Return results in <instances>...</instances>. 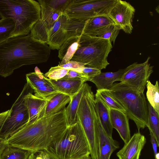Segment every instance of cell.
<instances>
[{"mask_svg":"<svg viewBox=\"0 0 159 159\" xmlns=\"http://www.w3.org/2000/svg\"><path fill=\"white\" fill-rule=\"evenodd\" d=\"M51 49L30 33L10 38L0 43V75L6 77L24 66L46 62Z\"/></svg>","mask_w":159,"mask_h":159,"instance_id":"6da1fadb","label":"cell"},{"mask_svg":"<svg viewBox=\"0 0 159 159\" xmlns=\"http://www.w3.org/2000/svg\"><path fill=\"white\" fill-rule=\"evenodd\" d=\"M65 108L26 124L6 140L7 143L31 152L45 150L69 126Z\"/></svg>","mask_w":159,"mask_h":159,"instance_id":"7a4b0ae2","label":"cell"},{"mask_svg":"<svg viewBox=\"0 0 159 159\" xmlns=\"http://www.w3.org/2000/svg\"><path fill=\"white\" fill-rule=\"evenodd\" d=\"M41 8L34 0H0V17L10 18L15 23L11 37L29 34L40 17Z\"/></svg>","mask_w":159,"mask_h":159,"instance_id":"3957f363","label":"cell"},{"mask_svg":"<svg viewBox=\"0 0 159 159\" xmlns=\"http://www.w3.org/2000/svg\"><path fill=\"white\" fill-rule=\"evenodd\" d=\"M44 150L57 159H82L90 155L88 141L78 121L68 126Z\"/></svg>","mask_w":159,"mask_h":159,"instance_id":"277c9868","label":"cell"},{"mask_svg":"<svg viewBox=\"0 0 159 159\" xmlns=\"http://www.w3.org/2000/svg\"><path fill=\"white\" fill-rule=\"evenodd\" d=\"M109 90L134 122L138 131L148 127V108L144 93L121 82L114 83Z\"/></svg>","mask_w":159,"mask_h":159,"instance_id":"5b68a950","label":"cell"},{"mask_svg":"<svg viewBox=\"0 0 159 159\" xmlns=\"http://www.w3.org/2000/svg\"><path fill=\"white\" fill-rule=\"evenodd\" d=\"M112 48L108 39L82 34L78 49L70 60L101 70L110 64L107 57Z\"/></svg>","mask_w":159,"mask_h":159,"instance_id":"8992f818","label":"cell"},{"mask_svg":"<svg viewBox=\"0 0 159 159\" xmlns=\"http://www.w3.org/2000/svg\"><path fill=\"white\" fill-rule=\"evenodd\" d=\"M85 87L77 112V119L88 141L92 159L98 157L97 124L98 116L95 106V96L91 87L84 83Z\"/></svg>","mask_w":159,"mask_h":159,"instance_id":"52a82bcc","label":"cell"},{"mask_svg":"<svg viewBox=\"0 0 159 159\" xmlns=\"http://www.w3.org/2000/svg\"><path fill=\"white\" fill-rule=\"evenodd\" d=\"M117 0H71L64 13L68 19L87 20L109 16Z\"/></svg>","mask_w":159,"mask_h":159,"instance_id":"ba28073f","label":"cell"},{"mask_svg":"<svg viewBox=\"0 0 159 159\" xmlns=\"http://www.w3.org/2000/svg\"><path fill=\"white\" fill-rule=\"evenodd\" d=\"M32 89L26 83L20 95L11 108L10 115L6 120L0 131V137L7 140L27 123L29 114L23 98Z\"/></svg>","mask_w":159,"mask_h":159,"instance_id":"9c48e42d","label":"cell"},{"mask_svg":"<svg viewBox=\"0 0 159 159\" xmlns=\"http://www.w3.org/2000/svg\"><path fill=\"white\" fill-rule=\"evenodd\" d=\"M148 57L144 62H135L125 68L119 81L136 90L144 93L147 81L153 72V66L150 65Z\"/></svg>","mask_w":159,"mask_h":159,"instance_id":"30bf717a","label":"cell"},{"mask_svg":"<svg viewBox=\"0 0 159 159\" xmlns=\"http://www.w3.org/2000/svg\"><path fill=\"white\" fill-rule=\"evenodd\" d=\"M40 8V17L30 30L32 37L45 43L47 33L58 17L63 13L49 7L45 0H38Z\"/></svg>","mask_w":159,"mask_h":159,"instance_id":"8fae6325","label":"cell"},{"mask_svg":"<svg viewBox=\"0 0 159 159\" xmlns=\"http://www.w3.org/2000/svg\"><path fill=\"white\" fill-rule=\"evenodd\" d=\"M135 12L134 8L126 1L117 0L108 17L125 33L130 34L133 28L132 22Z\"/></svg>","mask_w":159,"mask_h":159,"instance_id":"7c38bea8","label":"cell"},{"mask_svg":"<svg viewBox=\"0 0 159 159\" xmlns=\"http://www.w3.org/2000/svg\"><path fill=\"white\" fill-rule=\"evenodd\" d=\"M68 18L64 13L61 14L47 33L45 43L51 49L58 50L68 39L67 26Z\"/></svg>","mask_w":159,"mask_h":159,"instance_id":"4fadbf2b","label":"cell"},{"mask_svg":"<svg viewBox=\"0 0 159 159\" xmlns=\"http://www.w3.org/2000/svg\"><path fill=\"white\" fill-rule=\"evenodd\" d=\"M97 131L98 137L97 159H110L113 152L119 148V144L112 137L109 136L106 133L98 116Z\"/></svg>","mask_w":159,"mask_h":159,"instance_id":"5bb4252c","label":"cell"},{"mask_svg":"<svg viewBox=\"0 0 159 159\" xmlns=\"http://www.w3.org/2000/svg\"><path fill=\"white\" fill-rule=\"evenodd\" d=\"M146 142L144 135L140 131L134 133L129 141L116 154L118 159H139Z\"/></svg>","mask_w":159,"mask_h":159,"instance_id":"9a60e30c","label":"cell"},{"mask_svg":"<svg viewBox=\"0 0 159 159\" xmlns=\"http://www.w3.org/2000/svg\"><path fill=\"white\" fill-rule=\"evenodd\" d=\"M110 114L113 128L117 131L124 144L126 143L131 138L128 116L124 112L112 109H110Z\"/></svg>","mask_w":159,"mask_h":159,"instance_id":"2e32d148","label":"cell"},{"mask_svg":"<svg viewBox=\"0 0 159 159\" xmlns=\"http://www.w3.org/2000/svg\"><path fill=\"white\" fill-rule=\"evenodd\" d=\"M48 80L56 90L69 96L70 98L76 94L87 81L80 78H63L57 80Z\"/></svg>","mask_w":159,"mask_h":159,"instance_id":"e0dca14e","label":"cell"},{"mask_svg":"<svg viewBox=\"0 0 159 159\" xmlns=\"http://www.w3.org/2000/svg\"><path fill=\"white\" fill-rule=\"evenodd\" d=\"M32 91L27 93L23 100L29 114V120L27 124L38 119L46 105V100L33 95Z\"/></svg>","mask_w":159,"mask_h":159,"instance_id":"ac0fdd59","label":"cell"},{"mask_svg":"<svg viewBox=\"0 0 159 159\" xmlns=\"http://www.w3.org/2000/svg\"><path fill=\"white\" fill-rule=\"evenodd\" d=\"M46 100L47 102L45 107L39 118L60 111L64 109L66 105L69 103L70 98L66 94L58 92L52 95Z\"/></svg>","mask_w":159,"mask_h":159,"instance_id":"d6986e66","label":"cell"},{"mask_svg":"<svg viewBox=\"0 0 159 159\" xmlns=\"http://www.w3.org/2000/svg\"><path fill=\"white\" fill-rule=\"evenodd\" d=\"M125 70V68L116 72H101L99 74L89 79L93 83L97 89H109L116 81H119Z\"/></svg>","mask_w":159,"mask_h":159,"instance_id":"ffe728a7","label":"cell"},{"mask_svg":"<svg viewBox=\"0 0 159 159\" xmlns=\"http://www.w3.org/2000/svg\"><path fill=\"white\" fill-rule=\"evenodd\" d=\"M95 106L98 116L103 129L108 136L112 137L113 128L111 122L110 109L96 93Z\"/></svg>","mask_w":159,"mask_h":159,"instance_id":"44dd1931","label":"cell"},{"mask_svg":"<svg viewBox=\"0 0 159 159\" xmlns=\"http://www.w3.org/2000/svg\"><path fill=\"white\" fill-rule=\"evenodd\" d=\"M81 36H72L63 43L58 49V57L61 60L58 65H62L71 60L78 49Z\"/></svg>","mask_w":159,"mask_h":159,"instance_id":"7402d4cb","label":"cell"},{"mask_svg":"<svg viewBox=\"0 0 159 159\" xmlns=\"http://www.w3.org/2000/svg\"><path fill=\"white\" fill-rule=\"evenodd\" d=\"M115 24L109 17L98 16L87 20L83 34L91 36H97L100 30L109 25Z\"/></svg>","mask_w":159,"mask_h":159,"instance_id":"603a6c76","label":"cell"},{"mask_svg":"<svg viewBox=\"0 0 159 159\" xmlns=\"http://www.w3.org/2000/svg\"><path fill=\"white\" fill-rule=\"evenodd\" d=\"M84 83L79 91L70 98V102L65 108L66 119L69 126L75 124L77 122V112L84 89Z\"/></svg>","mask_w":159,"mask_h":159,"instance_id":"cb8c5ba5","label":"cell"},{"mask_svg":"<svg viewBox=\"0 0 159 159\" xmlns=\"http://www.w3.org/2000/svg\"><path fill=\"white\" fill-rule=\"evenodd\" d=\"M26 78L27 83L35 93H37L48 86L51 84L37 66L35 68V72L26 74Z\"/></svg>","mask_w":159,"mask_h":159,"instance_id":"d4e9b609","label":"cell"},{"mask_svg":"<svg viewBox=\"0 0 159 159\" xmlns=\"http://www.w3.org/2000/svg\"><path fill=\"white\" fill-rule=\"evenodd\" d=\"M32 153L19 148L8 145L0 156V159H28Z\"/></svg>","mask_w":159,"mask_h":159,"instance_id":"484cf974","label":"cell"},{"mask_svg":"<svg viewBox=\"0 0 159 159\" xmlns=\"http://www.w3.org/2000/svg\"><path fill=\"white\" fill-rule=\"evenodd\" d=\"M147 88L146 97L148 102L159 114V89L158 81L155 84L148 80L146 85Z\"/></svg>","mask_w":159,"mask_h":159,"instance_id":"4316f807","label":"cell"},{"mask_svg":"<svg viewBox=\"0 0 159 159\" xmlns=\"http://www.w3.org/2000/svg\"><path fill=\"white\" fill-rule=\"evenodd\" d=\"M148 126L149 132L153 135L159 146V114L148 102Z\"/></svg>","mask_w":159,"mask_h":159,"instance_id":"83f0119b","label":"cell"},{"mask_svg":"<svg viewBox=\"0 0 159 159\" xmlns=\"http://www.w3.org/2000/svg\"><path fill=\"white\" fill-rule=\"evenodd\" d=\"M15 23L10 18H3L0 20V43L11 37L14 30Z\"/></svg>","mask_w":159,"mask_h":159,"instance_id":"f1b7e54d","label":"cell"},{"mask_svg":"<svg viewBox=\"0 0 159 159\" xmlns=\"http://www.w3.org/2000/svg\"><path fill=\"white\" fill-rule=\"evenodd\" d=\"M96 93L110 109L117 110L125 113V109L111 94L109 89H97Z\"/></svg>","mask_w":159,"mask_h":159,"instance_id":"f546056e","label":"cell"},{"mask_svg":"<svg viewBox=\"0 0 159 159\" xmlns=\"http://www.w3.org/2000/svg\"><path fill=\"white\" fill-rule=\"evenodd\" d=\"M120 30V27L115 24L109 25L102 28L97 36L105 39H108L114 45Z\"/></svg>","mask_w":159,"mask_h":159,"instance_id":"4dcf8cb0","label":"cell"},{"mask_svg":"<svg viewBox=\"0 0 159 159\" xmlns=\"http://www.w3.org/2000/svg\"><path fill=\"white\" fill-rule=\"evenodd\" d=\"M69 70L58 65L51 67L48 71L44 75V76L47 79L57 80L63 78L67 74Z\"/></svg>","mask_w":159,"mask_h":159,"instance_id":"1f68e13d","label":"cell"},{"mask_svg":"<svg viewBox=\"0 0 159 159\" xmlns=\"http://www.w3.org/2000/svg\"><path fill=\"white\" fill-rule=\"evenodd\" d=\"M71 0H45L46 3L53 9L64 12Z\"/></svg>","mask_w":159,"mask_h":159,"instance_id":"d6a6232c","label":"cell"},{"mask_svg":"<svg viewBox=\"0 0 159 159\" xmlns=\"http://www.w3.org/2000/svg\"><path fill=\"white\" fill-rule=\"evenodd\" d=\"M85 75L89 79L95 76L101 72V70L90 67L85 66L75 70Z\"/></svg>","mask_w":159,"mask_h":159,"instance_id":"836d02e7","label":"cell"},{"mask_svg":"<svg viewBox=\"0 0 159 159\" xmlns=\"http://www.w3.org/2000/svg\"><path fill=\"white\" fill-rule=\"evenodd\" d=\"M58 65L64 69L75 71L78 69L85 66L86 65L82 63L70 60L62 65Z\"/></svg>","mask_w":159,"mask_h":159,"instance_id":"e575fe53","label":"cell"},{"mask_svg":"<svg viewBox=\"0 0 159 159\" xmlns=\"http://www.w3.org/2000/svg\"><path fill=\"white\" fill-rule=\"evenodd\" d=\"M33 159H57L45 150L33 152Z\"/></svg>","mask_w":159,"mask_h":159,"instance_id":"d590c367","label":"cell"},{"mask_svg":"<svg viewBox=\"0 0 159 159\" xmlns=\"http://www.w3.org/2000/svg\"><path fill=\"white\" fill-rule=\"evenodd\" d=\"M65 78H80L89 81V78L85 75L72 70H69L67 74L63 77Z\"/></svg>","mask_w":159,"mask_h":159,"instance_id":"8d00e7d4","label":"cell"},{"mask_svg":"<svg viewBox=\"0 0 159 159\" xmlns=\"http://www.w3.org/2000/svg\"><path fill=\"white\" fill-rule=\"evenodd\" d=\"M11 109L0 113V131L6 119L10 115Z\"/></svg>","mask_w":159,"mask_h":159,"instance_id":"74e56055","label":"cell"},{"mask_svg":"<svg viewBox=\"0 0 159 159\" xmlns=\"http://www.w3.org/2000/svg\"><path fill=\"white\" fill-rule=\"evenodd\" d=\"M151 138V142L152 144L155 156L157 153V148L158 147L157 144L153 134L150 132Z\"/></svg>","mask_w":159,"mask_h":159,"instance_id":"f35d334b","label":"cell"},{"mask_svg":"<svg viewBox=\"0 0 159 159\" xmlns=\"http://www.w3.org/2000/svg\"><path fill=\"white\" fill-rule=\"evenodd\" d=\"M8 145L6 140L0 137V156L5 149Z\"/></svg>","mask_w":159,"mask_h":159,"instance_id":"ab89813d","label":"cell"},{"mask_svg":"<svg viewBox=\"0 0 159 159\" xmlns=\"http://www.w3.org/2000/svg\"><path fill=\"white\" fill-rule=\"evenodd\" d=\"M28 159H33V154L32 152L30 154Z\"/></svg>","mask_w":159,"mask_h":159,"instance_id":"60d3db41","label":"cell"},{"mask_svg":"<svg viewBox=\"0 0 159 159\" xmlns=\"http://www.w3.org/2000/svg\"><path fill=\"white\" fill-rule=\"evenodd\" d=\"M82 159H92V158H91L90 156L89 155L84 157Z\"/></svg>","mask_w":159,"mask_h":159,"instance_id":"b9f144b4","label":"cell"}]
</instances>
